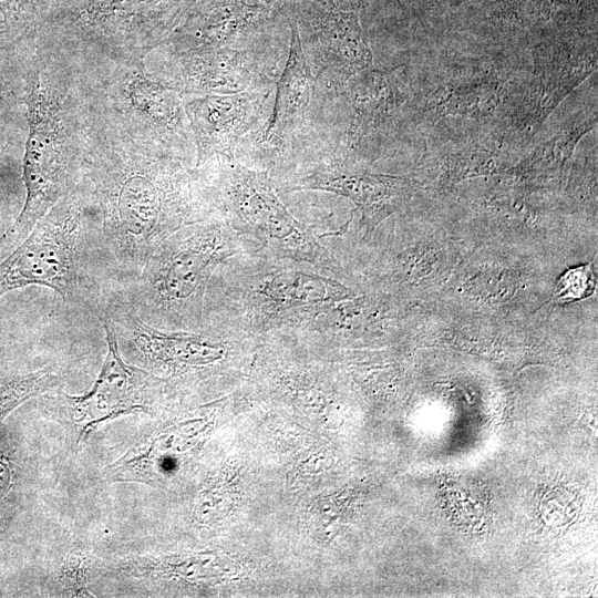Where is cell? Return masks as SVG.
Listing matches in <instances>:
<instances>
[{
	"label": "cell",
	"mask_w": 598,
	"mask_h": 598,
	"mask_svg": "<svg viewBox=\"0 0 598 598\" xmlns=\"http://www.w3.org/2000/svg\"><path fill=\"white\" fill-rule=\"evenodd\" d=\"M4 89H6V85L3 84V81L0 78V100L2 99Z\"/></svg>",
	"instance_id": "ffe728a7"
},
{
	"label": "cell",
	"mask_w": 598,
	"mask_h": 598,
	"mask_svg": "<svg viewBox=\"0 0 598 598\" xmlns=\"http://www.w3.org/2000/svg\"><path fill=\"white\" fill-rule=\"evenodd\" d=\"M101 321L107 351L99 377L89 392L75 396L63 394L83 437L102 422L144 409L155 388L150 373L124 360L113 329Z\"/></svg>",
	"instance_id": "8992f818"
},
{
	"label": "cell",
	"mask_w": 598,
	"mask_h": 598,
	"mask_svg": "<svg viewBox=\"0 0 598 598\" xmlns=\"http://www.w3.org/2000/svg\"><path fill=\"white\" fill-rule=\"evenodd\" d=\"M501 84L497 76L488 72L452 81L434 94L430 105L440 116L485 115L499 102Z\"/></svg>",
	"instance_id": "9a60e30c"
},
{
	"label": "cell",
	"mask_w": 598,
	"mask_h": 598,
	"mask_svg": "<svg viewBox=\"0 0 598 598\" xmlns=\"http://www.w3.org/2000/svg\"><path fill=\"white\" fill-rule=\"evenodd\" d=\"M326 89V93L346 109L343 140L353 148L385 132L408 100L400 69L370 66L343 83Z\"/></svg>",
	"instance_id": "52a82bcc"
},
{
	"label": "cell",
	"mask_w": 598,
	"mask_h": 598,
	"mask_svg": "<svg viewBox=\"0 0 598 598\" xmlns=\"http://www.w3.org/2000/svg\"><path fill=\"white\" fill-rule=\"evenodd\" d=\"M595 288L590 266H580L566 271L557 282L554 298L568 302L588 297Z\"/></svg>",
	"instance_id": "ac0fdd59"
},
{
	"label": "cell",
	"mask_w": 598,
	"mask_h": 598,
	"mask_svg": "<svg viewBox=\"0 0 598 598\" xmlns=\"http://www.w3.org/2000/svg\"><path fill=\"white\" fill-rule=\"evenodd\" d=\"M530 85L516 114V126L534 135L558 104L596 70V49L539 45Z\"/></svg>",
	"instance_id": "ba28073f"
},
{
	"label": "cell",
	"mask_w": 598,
	"mask_h": 598,
	"mask_svg": "<svg viewBox=\"0 0 598 598\" xmlns=\"http://www.w3.org/2000/svg\"><path fill=\"white\" fill-rule=\"evenodd\" d=\"M269 50L257 47L189 51L183 61L185 86L204 95L269 87L271 80L265 68Z\"/></svg>",
	"instance_id": "30bf717a"
},
{
	"label": "cell",
	"mask_w": 598,
	"mask_h": 598,
	"mask_svg": "<svg viewBox=\"0 0 598 598\" xmlns=\"http://www.w3.org/2000/svg\"><path fill=\"white\" fill-rule=\"evenodd\" d=\"M419 4L425 6H446V4H456L466 0H411Z\"/></svg>",
	"instance_id": "d6986e66"
},
{
	"label": "cell",
	"mask_w": 598,
	"mask_h": 598,
	"mask_svg": "<svg viewBox=\"0 0 598 598\" xmlns=\"http://www.w3.org/2000/svg\"><path fill=\"white\" fill-rule=\"evenodd\" d=\"M270 91L269 86L235 94H206L186 104L198 164L215 154L233 156L237 142L259 122Z\"/></svg>",
	"instance_id": "9c48e42d"
},
{
	"label": "cell",
	"mask_w": 598,
	"mask_h": 598,
	"mask_svg": "<svg viewBox=\"0 0 598 598\" xmlns=\"http://www.w3.org/2000/svg\"><path fill=\"white\" fill-rule=\"evenodd\" d=\"M511 11H517L518 18L542 20L543 24L559 27L576 19V12L580 11V0H507Z\"/></svg>",
	"instance_id": "e0dca14e"
},
{
	"label": "cell",
	"mask_w": 598,
	"mask_h": 598,
	"mask_svg": "<svg viewBox=\"0 0 598 598\" xmlns=\"http://www.w3.org/2000/svg\"><path fill=\"white\" fill-rule=\"evenodd\" d=\"M89 256L84 212L78 200L63 199L0 258V299L13 290L41 286L59 293L66 308L99 315L102 293Z\"/></svg>",
	"instance_id": "7a4b0ae2"
},
{
	"label": "cell",
	"mask_w": 598,
	"mask_h": 598,
	"mask_svg": "<svg viewBox=\"0 0 598 598\" xmlns=\"http://www.w3.org/2000/svg\"><path fill=\"white\" fill-rule=\"evenodd\" d=\"M226 192L235 213L254 228L282 239L299 233V224L276 195L268 177L250 171L233 156H221Z\"/></svg>",
	"instance_id": "7c38bea8"
},
{
	"label": "cell",
	"mask_w": 598,
	"mask_h": 598,
	"mask_svg": "<svg viewBox=\"0 0 598 598\" xmlns=\"http://www.w3.org/2000/svg\"><path fill=\"white\" fill-rule=\"evenodd\" d=\"M290 31L289 53L276 82L272 112L259 136V141L271 148H280L305 124L315 95V78L295 19Z\"/></svg>",
	"instance_id": "8fae6325"
},
{
	"label": "cell",
	"mask_w": 598,
	"mask_h": 598,
	"mask_svg": "<svg viewBox=\"0 0 598 598\" xmlns=\"http://www.w3.org/2000/svg\"><path fill=\"white\" fill-rule=\"evenodd\" d=\"M295 20L315 83L332 87L372 65L373 54L358 10L310 4Z\"/></svg>",
	"instance_id": "5b68a950"
},
{
	"label": "cell",
	"mask_w": 598,
	"mask_h": 598,
	"mask_svg": "<svg viewBox=\"0 0 598 598\" xmlns=\"http://www.w3.org/2000/svg\"><path fill=\"white\" fill-rule=\"evenodd\" d=\"M221 238L217 229L202 227L166 238L122 293L148 324L159 328L193 315L208 276L219 259Z\"/></svg>",
	"instance_id": "3957f363"
},
{
	"label": "cell",
	"mask_w": 598,
	"mask_h": 598,
	"mask_svg": "<svg viewBox=\"0 0 598 598\" xmlns=\"http://www.w3.org/2000/svg\"><path fill=\"white\" fill-rule=\"evenodd\" d=\"M266 10L243 0H220L188 34L189 51L212 49H250L259 41Z\"/></svg>",
	"instance_id": "4fadbf2b"
},
{
	"label": "cell",
	"mask_w": 598,
	"mask_h": 598,
	"mask_svg": "<svg viewBox=\"0 0 598 598\" xmlns=\"http://www.w3.org/2000/svg\"><path fill=\"white\" fill-rule=\"evenodd\" d=\"M333 289V283L318 276L282 272L266 281L262 291L277 301L307 305L328 301Z\"/></svg>",
	"instance_id": "2e32d148"
},
{
	"label": "cell",
	"mask_w": 598,
	"mask_h": 598,
	"mask_svg": "<svg viewBox=\"0 0 598 598\" xmlns=\"http://www.w3.org/2000/svg\"><path fill=\"white\" fill-rule=\"evenodd\" d=\"M23 100L29 124L22 161L25 199L14 223L0 236V258L29 235L62 197L66 186L56 115L47 90L31 73L25 80Z\"/></svg>",
	"instance_id": "277c9868"
},
{
	"label": "cell",
	"mask_w": 598,
	"mask_h": 598,
	"mask_svg": "<svg viewBox=\"0 0 598 598\" xmlns=\"http://www.w3.org/2000/svg\"><path fill=\"white\" fill-rule=\"evenodd\" d=\"M102 195L100 249L128 280L187 217L189 194L176 172L125 167L99 178Z\"/></svg>",
	"instance_id": "6da1fadb"
},
{
	"label": "cell",
	"mask_w": 598,
	"mask_h": 598,
	"mask_svg": "<svg viewBox=\"0 0 598 598\" xmlns=\"http://www.w3.org/2000/svg\"><path fill=\"white\" fill-rule=\"evenodd\" d=\"M394 183L395 181L391 177L358 174L339 164H323L298 179L292 189L336 193L371 209V207L383 205L392 197Z\"/></svg>",
	"instance_id": "5bb4252c"
}]
</instances>
